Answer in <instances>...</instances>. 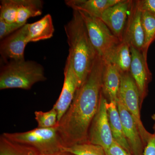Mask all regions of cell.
<instances>
[{
  "label": "cell",
  "mask_w": 155,
  "mask_h": 155,
  "mask_svg": "<svg viewBox=\"0 0 155 155\" xmlns=\"http://www.w3.org/2000/svg\"><path fill=\"white\" fill-rule=\"evenodd\" d=\"M118 98L134 119L143 144L146 146L153 134L150 133L146 129L142 122L139 93L130 72L121 74V85Z\"/></svg>",
  "instance_id": "5b68a950"
},
{
  "label": "cell",
  "mask_w": 155,
  "mask_h": 155,
  "mask_svg": "<svg viewBox=\"0 0 155 155\" xmlns=\"http://www.w3.org/2000/svg\"><path fill=\"white\" fill-rule=\"evenodd\" d=\"M136 4L142 12H147L155 17V0H137Z\"/></svg>",
  "instance_id": "484cf974"
},
{
  "label": "cell",
  "mask_w": 155,
  "mask_h": 155,
  "mask_svg": "<svg viewBox=\"0 0 155 155\" xmlns=\"http://www.w3.org/2000/svg\"><path fill=\"white\" fill-rule=\"evenodd\" d=\"M152 119L153 120L154 123L153 126V129L154 133L155 134V114H153L152 116Z\"/></svg>",
  "instance_id": "f1b7e54d"
},
{
  "label": "cell",
  "mask_w": 155,
  "mask_h": 155,
  "mask_svg": "<svg viewBox=\"0 0 155 155\" xmlns=\"http://www.w3.org/2000/svg\"><path fill=\"white\" fill-rule=\"evenodd\" d=\"M64 71V80L62 91L53 106L58 113V122L69 109L78 88V82L73 69L72 58L69 54Z\"/></svg>",
  "instance_id": "9c48e42d"
},
{
  "label": "cell",
  "mask_w": 155,
  "mask_h": 155,
  "mask_svg": "<svg viewBox=\"0 0 155 155\" xmlns=\"http://www.w3.org/2000/svg\"><path fill=\"white\" fill-rule=\"evenodd\" d=\"M104 64V59L97 56L86 80L58 122V132L65 147L88 143L90 127L99 106Z\"/></svg>",
  "instance_id": "6da1fadb"
},
{
  "label": "cell",
  "mask_w": 155,
  "mask_h": 155,
  "mask_svg": "<svg viewBox=\"0 0 155 155\" xmlns=\"http://www.w3.org/2000/svg\"><path fill=\"white\" fill-rule=\"evenodd\" d=\"M107 110L109 124L114 140L127 152L132 154L130 147L124 135L116 103L114 102H108Z\"/></svg>",
  "instance_id": "e0dca14e"
},
{
  "label": "cell",
  "mask_w": 155,
  "mask_h": 155,
  "mask_svg": "<svg viewBox=\"0 0 155 155\" xmlns=\"http://www.w3.org/2000/svg\"><path fill=\"white\" fill-rule=\"evenodd\" d=\"M103 59L113 64L121 75L130 72L132 61L130 46L125 42H121Z\"/></svg>",
  "instance_id": "2e32d148"
},
{
  "label": "cell",
  "mask_w": 155,
  "mask_h": 155,
  "mask_svg": "<svg viewBox=\"0 0 155 155\" xmlns=\"http://www.w3.org/2000/svg\"><path fill=\"white\" fill-rule=\"evenodd\" d=\"M0 155H35L30 149L9 140L2 134L0 137Z\"/></svg>",
  "instance_id": "44dd1931"
},
{
  "label": "cell",
  "mask_w": 155,
  "mask_h": 155,
  "mask_svg": "<svg viewBox=\"0 0 155 155\" xmlns=\"http://www.w3.org/2000/svg\"><path fill=\"white\" fill-rule=\"evenodd\" d=\"M28 31L26 23L18 30L1 40L0 54L6 64L25 61L24 51L28 43Z\"/></svg>",
  "instance_id": "ba28073f"
},
{
  "label": "cell",
  "mask_w": 155,
  "mask_h": 155,
  "mask_svg": "<svg viewBox=\"0 0 155 155\" xmlns=\"http://www.w3.org/2000/svg\"><path fill=\"white\" fill-rule=\"evenodd\" d=\"M43 5L41 0H19L16 22L24 25L29 18L41 15Z\"/></svg>",
  "instance_id": "d6986e66"
},
{
  "label": "cell",
  "mask_w": 155,
  "mask_h": 155,
  "mask_svg": "<svg viewBox=\"0 0 155 155\" xmlns=\"http://www.w3.org/2000/svg\"><path fill=\"white\" fill-rule=\"evenodd\" d=\"M143 155H155V134L149 140L143 151Z\"/></svg>",
  "instance_id": "83f0119b"
},
{
  "label": "cell",
  "mask_w": 155,
  "mask_h": 155,
  "mask_svg": "<svg viewBox=\"0 0 155 155\" xmlns=\"http://www.w3.org/2000/svg\"><path fill=\"white\" fill-rule=\"evenodd\" d=\"M142 21L144 36L142 54L147 61L149 48L155 40V17L147 12H142Z\"/></svg>",
  "instance_id": "ffe728a7"
},
{
  "label": "cell",
  "mask_w": 155,
  "mask_h": 155,
  "mask_svg": "<svg viewBox=\"0 0 155 155\" xmlns=\"http://www.w3.org/2000/svg\"><path fill=\"white\" fill-rule=\"evenodd\" d=\"M44 67L35 61L11 62L2 67L0 89L29 90L35 84L46 80Z\"/></svg>",
  "instance_id": "3957f363"
},
{
  "label": "cell",
  "mask_w": 155,
  "mask_h": 155,
  "mask_svg": "<svg viewBox=\"0 0 155 155\" xmlns=\"http://www.w3.org/2000/svg\"><path fill=\"white\" fill-rule=\"evenodd\" d=\"M121 80V75L118 69L113 64L105 61L102 93L108 102L116 103L119 97Z\"/></svg>",
  "instance_id": "5bb4252c"
},
{
  "label": "cell",
  "mask_w": 155,
  "mask_h": 155,
  "mask_svg": "<svg viewBox=\"0 0 155 155\" xmlns=\"http://www.w3.org/2000/svg\"><path fill=\"white\" fill-rule=\"evenodd\" d=\"M7 139L30 149L35 155H56L63 153L64 146L58 132V126L37 127L29 131L4 133Z\"/></svg>",
  "instance_id": "277c9868"
},
{
  "label": "cell",
  "mask_w": 155,
  "mask_h": 155,
  "mask_svg": "<svg viewBox=\"0 0 155 155\" xmlns=\"http://www.w3.org/2000/svg\"><path fill=\"white\" fill-rule=\"evenodd\" d=\"M142 16V12L137 8L135 1H132L122 41L142 53L144 36Z\"/></svg>",
  "instance_id": "7c38bea8"
},
{
  "label": "cell",
  "mask_w": 155,
  "mask_h": 155,
  "mask_svg": "<svg viewBox=\"0 0 155 155\" xmlns=\"http://www.w3.org/2000/svg\"><path fill=\"white\" fill-rule=\"evenodd\" d=\"M123 132L133 155H143L145 146L134 119L118 98L116 102Z\"/></svg>",
  "instance_id": "4fadbf2b"
},
{
  "label": "cell",
  "mask_w": 155,
  "mask_h": 155,
  "mask_svg": "<svg viewBox=\"0 0 155 155\" xmlns=\"http://www.w3.org/2000/svg\"><path fill=\"white\" fill-rule=\"evenodd\" d=\"M23 26L17 22L9 23L0 19V39H4Z\"/></svg>",
  "instance_id": "d4e9b609"
},
{
  "label": "cell",
  "mask_w": 155,
  "mask_h": 155,
  "mask_svg": "<svg viewBox=\"0 0 155 155\" xmlns=\"http://www.w3.org/2000/svg\"><path fill=\"white\" fill-rule=\"evenodd\" d=\"M71 154L69 153H66V152H63L59 154H57L56 155H70Z\"/></svg>",
  "instance_id": "f546056e"
},
{
  "label": "cell",
  "mask_w": 155,
  "mask_h": 155,
  "mask_svg": "<svg viewBox=\"0 0 155 155\" xmlns=\"http://www.w3.org/2000/svg\"><path fill=\"white\" fill-rule=\"evenodd\" d=\"M131 2L132 0H121L105 10L100 18L121 42L123 40Z\"/></svg>",
  "instance_id": "30bf717a"
},
{
  "label": "cell",
  "mask_w": 155,
  "mask_h": 155,
  "mask_svg": "<svg viewBox=\"0 0 155 155\" xmlns=\"http://www.w3.org/2000/svg\"><path fill=\"white\" fill-rule=\"evenodd\" d=\"M63 152L74 155H106L102 147L89 143L64 147Z\"/></svg>",
  "instance_id": "7402d4cb"
},
{
  "label": "cell",
  "mask_w": 155,
  "mask_h": 155,
  "mask_svg": "<svg viewBox=\"0 0 155 155\" xmlns=\"http://www.w3.org/2000/svg\"><path fill=\"white\" fill-rule=\"evenodd\" d=\"M130 51L132 61L130 73L138 89L141 106L147 96L148 85L151 81L152 75L142 53L132 47H130Z\"/></svg>",
  "instance_id": "8fae6325"
},
{
  "label": "cell",
  "mask_w": 155,
  "mask_h": 155,
  "mask_svg": "<svg viewBox=\"0 0 155 155\" xmlns=\"http://www.w3.org/2000/svg\"><path fill=\"white\" fill-rule=\"evenodd\" d=\"M28 31V42H37L48 39L52 37L54 28L52 18L49 14L33 23H27Z\"/></svg>",
  "instance_id": "ac0fdd59"
},
{
  "label": "cell",
  "mask_w": 155,
  "mask_h": 155,
  "mask_svg": "<svg viewBox=\"0 0 155 155\" xmlns=\"http://www.w3.org/2000/svg\"><path fill=\"white\" fill-rule=\"evenodd\" d=\"M121 0H66L65 2L73 11L83 12L100 18L104 11Z\"/></svg>",
  "instance_id": "9a60e30c"
},
{
  "label": "cell",
  "mask_w": 155,
  "mask_h": 155,
  "mask_svg": "<svg viewBox=\"0 0 155 155\" xmlns=\"http://www.w3.org/2000/svg\"><path fill=\"white\" fill-rule=\"evenodd\" d=\"M107 102L101 91L98 109L92 121L88 135V143L102 147L104 151L114 141L108 119Z\"/></svg>",
  "instance_id": "52a82bcc"
},
{
  "label": "cell",
  "mask_w": 155,
  "mask_h": 155,
  "mask_svg": "<svg viewBox=\"0 0 155 155\" xmlns=\"http://www.w3.org/2000/svg\"><path fill=\"white\" fill-rule=\"evenodd\" d=\"M78 12L83 19L92 44L98 55L104 59L121 41L101 19Z\"/></svg>",
  "instance_id": "8992f818"
},
{
  "label": "cell",
  "mask_w": 155,
  "mask_h": 155,
  "mask_svg": "<svg viewBox=\"0 0 155 155\" xmlns=\"http://www.w3.org/2000/svg\"><path fill=\"white\" fill-rule=\"evenodd\" d=\"M35 119L40 128H52L58 126V115L55 108L47 112L36 111L35 112Z\"/></svg>",
  "instance_id": "cb8c5ba5"
},
{
  "label": "cell",
  "mask_w": 155,
  "mask_h": 155,
  "mask_svg": "<svg viewBox=\"0 0 155 155\" xmlns=\"http://www.w3.org/2000/svg\"><path fill=\"white\" fill-rule=\"evenodd\" d=\"M19 0H2L0 5V19L9 23L16 22Z\"/></svg>",
  "instance_id": "603a6c76"
},
{
  "label": "cell",
  "mask_w": 155,
  "mask_h": 155,
  "mask_svg": "<svg viewBox=\"0 0 155 155\" xmlns=\"http://www.w3.org/2000/svg\"><path fill=\"white\" fill-rule=\"evenodd\" d=\"M106 155H132L114 140L111 146L105 150Z\"/></svg>",
  "instance_id": "4316f807"
},
{
  "label": "cell",
  "mask_w": 155,
  "mask_h": 155,
  "mask_svg": "<svg viewBox=\"0 0 155 155\" xmlns=\"http://www.w3.org/2000/svg\"><path fill=\"white\" fill-rule=\"evenodd\" d=\"M64 29L78 88L86 80L98 55L92 44L78 11H73L72 19L64 25Z\"/></svg>",
  "instance_id": "7a4b0ae2"
}]
</instances>
